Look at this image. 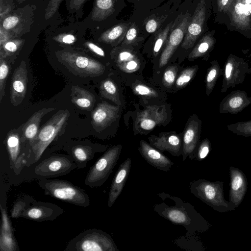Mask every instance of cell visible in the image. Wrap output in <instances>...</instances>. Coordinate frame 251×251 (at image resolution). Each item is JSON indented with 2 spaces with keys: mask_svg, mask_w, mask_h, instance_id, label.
I'll use <instances>...</instances> for the list:
<instances>
[{
  "mask_svg": "<svg viewBox=\"0 0 251 251\" xmlns=\"http://www.w3.org/2000/svg\"><path fill=\"white\" fill-rule=\"evenodd\" d=\"M158 196L160 198L169 199L174 203L171 205L165 202L155 204L153 206L155 212L172 224L183 226L187 235L204 232L209 228V223L190 203L185 202L180 198L165 192L159 193Z\"/></svg>",
  "mask_w": 251,
  "mask_h": 251,
  "instance_id": "6da1fadb",
  "label": "cell"
},
{
  "mask_svg": "<svg viewBox=\"0 0 251 251\" xmlns=\"http://www.w3.org/2000/svg\"><path fill=\"white\" fill-rule=\"evenodd\" d=\"M189 190L196 197L218 212L225 213L236 208L225 199L223 181L199 179L190 183Z\"/></svg>",
  "mask_w": 251,
  "mask_h": 251,
  "instance_id": "7a4b0ae2",
  "label": "cell"
},
{
  "mask_svg": "<svg viewBox=\"0 0 251 251\" xmlns=\"http://www.w3.org/2000/svg\"><path fill=\"white\" fill-rule=\"evenodd\" d=\"M38 185L46 195L83 207L90 205L86 192L67 180L42 178L39 180Z\"/></svg>",
  "mask_w": 251,
  "mask_h": 251,
  "instance_id": "3957f363",
  "label": "cell"
},
{
  "mask_svg": "<svg viewBox=\"0 0 251 251\" xmlns=\"http://www.w3.org/2000/svg\"><path fill=\"white\" fill-rule=\"evenodd\" d=\"M55 55L58 62L75 75L93 77L105 71L102 64L82 52L64 50L57 51Z\"/></svg>",
  "mask_w": 251,
  "mask_h": 251,
  "instance_id": "277c9868",
  "label": "cell"
},
{
  "mask_svg": "<svg viewBox=\"0 0 251 251\" xmlns=\"http://www.w3.org/2000/svg\"><path fill=\"white\" fill-rule=\"evenodd\" d=\"M65 251H119L111 236L96 228L86 229L71 239Z\"/></svg>",
  "mask_w": 251,
  "mask_h": 251,
  "instance_id": "5b68a950",
  "label": "cell"
},
{
  "mask_svg": "<svg viewBox=\"0 0 251 251\" xmlns=\"http://www.w3.org/2000/svg\"><path fill=\"white\" fill-rule=\"evenodd\" d=\"M70 114L68 110H60L39 129L36 136L30 143L35 162L40 159L48 146L61 131Z\"/></svg>",
  "mask_w": 251,
  "mask_h": 251,
  "instance_id": "8992f818",
  "label": "cell"
},
{
  "mask_svg": "<svg viewBox=\"0 0 251 251\" xmlns=\"http://www.w3.org/2000/svg\"><path fill=\"white\" fill-rule=\"evenodd\" d=\"M122 147L114 145L104 152L88 172L84 180L86 185L94 188L103 184L117 164Z\"/></svg>",
  "mask_w": 251,
  "mask_h": 251,
  "instance_id": "52a82bcc",
  "label": "cell"
},
{
  "mask_svg": "<svg viewBox=\"0 0 251 251\" xmlns=\"http://www.w3.org/2000/svg\"><path fill=\"white\" fill-rule=\"evenodd\" d=\"M212 0H200L188 25L181 47L186 50L192 49L207 28V21L211 14Z\"/></svg>",
  "mask_w": 251,
  "mask_h": 251,
  "instance_id": "ba28073f",
  "label": "cell"
},
{
  "mask_svg": "<svg viewBox=\"0 0 251 251\" xmlns=\"http://www.w3.org/2000/svg\"><path fill=\"white\" fill-rule=\"evenodd\" d=\"M222 23L229 30L251 39V4L244 0H232Z\"/></svg>",
  "mask_w": 251,
  "mask_h": 251,
  "instance_id": "9c48e42d",
  "label": "cell"
},
{
  "mask_svg": "<svg viewBox=\"0 0 251 251\" xmlns=\"http://www.w3.org/2000/svg\"><path fill=\"white\" fill-rule=\"evenodd\" d=\"M251 74V68L245 60L232 53L227 56L225 63L221 92L243 84L247 75Z\"/></svg>",
  "mask_w": 251,
  "mask_h": 251,
  "instance_id": "30bf717a",
  "label": "cell"
},
{
  "mask_svg": "<svg viewBox=\"0 0 251 251\" xmlns=\"http://www.w3.org/2000/svg\"><path fill=\"white\" fill-rule=\"evenodd\" d=\"M76 167L71 157L64 155H55L39 163L34 168V173L37 176L49 178L65 176Z\"/></svg>",
  "mask_w": 251,
  "mask_h": 251,
  "instance_id": "8fae6325",
  "label": "cell"
},
{
  "mask_svg": "<svg viewBox=\"0 0 251 251\" xmlns=\"http://www.w3.org/2000/svg\"><path fill=\"white\" fill-rule=\"evenodd\" d=\"M167 117V108L165 106L148 105L137 113L134 131L136 133L147 134L156 126L164 124Z\"/></svg>",
  "mask_w": 251,
  "mask_h": 251,
  "instance_id": "7c38bea8",
  "label": "cell"
},
{
  "mask_svg": "<svg viewBox=\"0 0 251 251\" xmlns=\"http://www.w3.org/2000/svg\"><path fill=\"white\" fill-rule=\"evenodd\" d=\"M191 19L192 17L189 15H186L182 20H179L178 24L175 22L161 53L158 63L159 68L167 65L175 51L181 44Z\"/></svg>",
  "mask_w": 251,
  "mask_h": 251,
  "instance_id": "4fadbf2b",
  "label": "cell"
},
{
  "mask_svg": "<svg viewBox=\"0 0 251 251\" xmlns=\"http://www.w3.org/2000/svg\"><path fill=\"white\" fill-rule=\"evenodd\" d=\"M201 121L196 115L189 117L182 134V161L187 157L194 160L196 150L200 142Z\"/></svg>",
  "mask_w": 251,
  "mask_h": 251,
  "instance_id": "5bb4252c",
  "label": "cell"
},
{
  "mask_svg": "<svg viewBox=\"0 0 251 251\" xmlns=\"http://www.w3.org/2000/svg\"><path fill=\"white\" fill-rule=\"evenodd\" d=\"M64 210L56 204L35 201L21 214L20 217L37 222L53 221Z\"/></svg>",
  "mask_w": 251,
  "mask_h": 251,
  "instance_id": "9a60e30c",
  "label": "cell"
},
{
  "mask_svg": "<svg viewBox=\"0 0 251 251\" xmlns=\"http://www.w3.org/2000/svg\"><path fill=\"white\" fill-rule=\"evenodd\" d=\"M150 144L161 152L168 151L174 156L179 157L182 151V135L176 131L160 133L158 136L148 138Z\"/></svg>",
  "mask_w": 251,
  "mask_h": 251,
  "instance_id": "2e32d148",
  "label": "cell"
},
{
  "mask_svg": "<svg viewBox=\"0 0 251 251\" xmlns=\"http://www.w3.org/2000/svg\"><path fill=\"white\" fill-rule=\"evenodd\" d=\"M120 105H113L106 101L99 103L91 112V125L98 132L109 126L119 116Z\"/></svg>",
  "mask_w": 251,
  "mask_h": 251,
  "instance_id": "e0dca14e",
  "label": "cell"
},
{
  "mask_svg": "<svg viewBox=\"0 0 251 251\" xmlns=\"http://www.w3.org/2000/svg\"><path fill=\"white\" fill-rule=\"evenodd\" d=\"M28 83L26 64L22 60L13 72L10 86V102L14 106L20 104L24 100Z\"/></svg>",
  "mask_w": 251,
  "mask_h": 251,
  "instance_id": "ac0fdd59",
  "label": "cell"
},
{
  "mask_svg": "<svg viewBox=\"0 0 251 251\" xmlns=\"http://www.w3.org/2000/svg\"><path fill=\"white\" fill-rule=\"evenodd\" d=\"M229 201L238 207L243 201L248 188V181L244 173L240 169L230 166Z\"/></svg>",
  "mask_w": 251,
  "mask_h": 251,
  "instance_id": "d6986e66",
  "label": "cell"
},
{
  "mask_svg": "<svg viewBox=\"0 0 251 251\" xmlns=\"http://www.w3.org/2000/svg\"><path fill=\"white\" fill-rule=\"evenodd\" d=\"M138 150L147 163L159 170L169 172L174 165V162L167 156L145 140L140 141Z\"/></svg>",
  "mask_w": 251,
  "mask_h": 251,
  "instance_id": "ffe728a7",
  "label": "cell"
},
{
  "mask_svg": "<svg viewBox=\"0 0 251 251\" xmlns=\"http://www.w3.org/2000/svg\"><path fill=\"white\" fill-rule=\"evenodd\" d=\"M251 104V97L243 90H235L221 101L219 111L221 114H237Z\"/></svg>",
  "mask_w": 251,
  "mask_h": 251,
  "instance_id": "44dd1931",
  "label": "cell"
},
{
  "mask_svg": "<svg viewBox=\"0 0 251 251\" xmlns=\"http://www.w3.org/2000/svg\"><path fill=\"white\" fill-rule=\"evenodd\" d=\"M111 57L117 68L124 73H134L141 67L138 56L130 49H115L111 52Z\"/></svg>",
  "mask_w": 251,
  "mask_h": 251,
  "instance_id": "7402d4cb",
  "label": "cell"
},
{
  "mask_svg": "<svg viewBox=\"0 0 251 251\" xmlns=\"http://www.w3.org/2000/svg\"><path fill=\"white\" fill-rule=\"evenodd\" d=\"M131 166V159L127 158L119 166L113 179L108 193L107 205L110 208L122 193L127 179Z\"/></svg>",
  "mask_w": 251,
  "mask_h": 251,
  "instance_id": "603a6c76",
  "label": "cell"
},
{
  "mask_svg": "<svg viewBox=\"0 0 251 251\" xmlns=\"http://www.w3.org/2000/svg\"><path fill=\"white\" fill-rule=\"evenodd\" d=\"M215 32V30L206 31L201 37L189 54V60L192 61L199 58H201L205 61L208 59L216 43V39L214 36Z\"/></svg>",
  "mask_w": 251,
  "mask_h": 251,
  "instance_id": "cb8c5ba5",
  "label": "cell"
},
{
  "mask_svg": "<svg viewBox=\"0 0 251 251\" xmlns=\"http://www.w3.org/2000/svg\"><path fill=\"white\" fill-rule=\"evenodd\" d=\"M55 109V108L53 107L43 108L35 112L22 127L21 143L28 140L30 143L39 130V126L42 119L45 115Z\"/></svg>",
  "mask_w": 251,
  "mask_h": 251,
  "instance_id": "d4e9b609",
  "label": "cell"
},
{
  "mask_svg": "<svg viewBox=\"0 0 251 251\" xmlns=\"http://www.w3.org/2000/svg\"><path fill=\"white\" fill-rule=\"evenodd\" d=\"M21 143V137L17 130L13 129L8 133L5 139V144L11 165H14L17 167L25 163V160H24L25 155L20 154Z\"/></svg>",
  "mask_w": 251,
  "mask_h": 251,
  "instance_id": "484cf974",
  "label": "cell"
},
{
  "mask_svg": "<svg viewBox=\"0 0 251 251\" xmlns=\"http://www.w3.org/2000/svg\"><path fill=\"white\" fill-rule=\"evenodd\" d=\"M71 97L72 103L81 110L91 111L96 102L91 92L77 86H72Z\"/></svg>",
  "mask_w": 251,
  "mask_h": 251,
  "instance_id": "4316f807",
  "label": "cell"
},
{
  "mask_svg": "<svg viewBox=\"0 0 251 251\" xmlns=\"http://www.w3.org/2000/svg\"><path fill=\"white\" fill-rule=\"evenodd\" d=\"M95 151L90 146L75 145L71 149V157L78 169H82L86 166L87 162L94 157Z\"/></svg>",
  "mask_w": 251,
  "mask_h": 251,
  "instance_id": "83f0119b",
  "label": "cell"
},
{
  "mask_svg": "<svg viewBox=\"0 0 251 251\" xmlns=\"http://www.w3.org/2000/svg\"><path fill=\"white\" fill-rule=\"evenodd\" d=\"M114 0H96L91 15L93 21L106 19L114 11Z\"/></svg>",
  "mask_w": 251,
  "mask_h": 251,
  "instance_id": "f1b7e54d",
  "label": "cell"
},
{
  "mask_svg": "<svg viewBox=\"0 0 251 251\" xmlns=\"http://www.w3.org/2000/svg\"><path fill=\"white\" fill-rule=\"evenodd\" d=\"M224 70L217 60L210 62L207 69L205 79V93L207 96L213 91L218 78L223 75Z\"/></svg>",
  "mask_w": 251,
  "mask_h": 251,
  "instance_id": "f546056e",
  "label": "cell"
},
{
  "mask_svg": "<svg viewBox=\"0 0 251 251\" xmlns=\"http://www.w3.org/2000/svg\"><path fill=\"white\" fill-rule=\"evenodd\" d=\"M99 91L100 96L102 98L112 101L117 105H120L121 104L118 88L112 79L106 78L101 81Z\"/></svg>",
  "mask_w": 251,
  "mask_h": 251,
  "instance_id": "4dcf8cb0",
  "label": "cell"
},
{
  "mask_svg": "<svg viewBox=\"0 0 251 251\" xmlns=\"http://www.w3.org/2000/svg\"><path fill=\"white\" fill-rule=\"evenodd\" d=\"M128 28L127 24L117 25L103 32L98 40L100 42L112 44L124 38Z\"/></svg>",
  "mask_w": 251,
  "mask_h": 251,
  "instance_id": "1f68e13d",
  "label": "cell"
},
{
  "mask_svg": "<svg viewBox=\"0 0 251 251\" xmlns=\"http://www.w3.org/2000/svg\"><path fill=\"white\" fill-rule=\"evenodd\" d=\"M0 250L1 251H19L18 247L13 235V230L0 229Z\"/></svg>",
  "mask_w": 251,
  "mask_h": 251,
  "instance_id": "d6a6232c",
  "label": "cell"
},
{
  "mask_svg": "<svg viewBox=\"0 0 251 251\" xmlns=\"http://www.w3.org/2000/svg\"><path fill=\"white\" fill-rule=\"evenodd\" d=\"M199 66L197 65L184 69L177 77L175 82V86L178 89H180L187 86L195 77Z\"/></svg>",
  "mask_w": 251,
  "mask_h": 251,
  "instance_id": "836d02e7",
  "label": "cell"
},
{
  "mask_svg": "<svg viewBox=\"0 0 251 251\" xmlns=\"http://www.w3.org/2000/svg\"><path fill=\"white\" fill-rule=\"evenodd\" d=\"M175 24V23L173 24V22H171L156 36L153 47V54L154 56L156 57L158 55L162 48L165 45L169 34Z\"/></svg>",
  "mask_w": 251,
  "mask_h": 251,
  "instance_id": "e575fe53",
  "label": "cell"
},
{
  "mask_svg": "<svg viewBox=\"0 0 251 251\" xmlns=\"http://www.w3.org/2000/svg\"><path fill=\"white\" fill-rule=\"evenodd\" d=\"M36 201L29 196L19 198L14 203L10 212V216L13 218L20 217L22 213Z\"/></svg>",
  "mask_w": 251,
  "mask_h": 251,
  "instance_id": "d590c367",
  "label": "cell"
},
{
  "mask_svg": "<svg viewBox=\"0 0 251 251\" xmlns=\"http://www.w3.org/2000/svg\"><path fill=\"white\" fill-rule=\"evenodd\" d=\"M227 128L237 135L251 137V120L229 124Z\"/></svg>",
  "mask_w": 251,
  "mask_h": 251,
  "instance_id": "8d00e7d4",
  "label": "cell"
},
{
  "mask_svg": "<svg viewBox=\"0 0 251 251\" xmlns=\"http://www.w3.org/2000/svg\"><path fill=\"white\" fill-rule=\"evenodd\" d=\"M232 1V0H215L214 2H212L216 22L222 23Z\"/></svg>",
  "mask_w": 251,
  "mask_h": 251,
  "instance_id": "74e56055",
  "label": "cell"
},
{
  "mask_svg": "<svg viewBox=\"0 0 251 251\" xmlns=\"http://www.w3.org/2000/svg\"><path fill=\"white\" fill-rule=\"evenodd\" d=\"M9 69L5 57L0 54V102L5 95L6 81L9 75Z\"/></svg>",
  "mask_w": 251,
  "mask_h": 251,
  "instance_id": "f35d334b",
  "label": "cell"
},
{
  "mask_svg": "<svg viewBox=\"0 0 251 251\" xmlns=\"http://www.w3.org/2000/svg\"><path fill=\"white\" fill-rule=\"evenodd\" d=\"M132 91L135 95L148 99L158 97V93L154 89L140 82L132 85Z\"/></svg>",
  "mask_w": 251,
  "mask_h": 251,
  "instance_id": "ab89813d",
  "label": "cell"
},
{
  "mask_svg": "<svg viewBox=\"0 0 251 251\" xmlns=\"http://www.w3.org/2000/svg\"><path fill=\"white\" fill-rule=\"evenodd\" d=\"M177 68L173 65L168 67L164 71L163 77V84L167 88L172 87L176 81L177 78Z\"/></svg>",
  "mask_w": 251,
  "mask_h": 251,
  "instance_id": "60d3db41",
  "label": "cell"
},
{
  "mask_svg": "<svg viewBox=\"0 0 251 251\" xmlns=\"http://www.w3.org/2000/svg\"><path fill=\"white\" fill-rule=\"evenodd\" d=\"M211 150V145L208 138H205L200 141L196 150L194 160L201 161L208 155Z\"/></svg>",
  "mask_w": 251,
  "mask_h": 251,
  "instance_id": "b9f144b4",
  "label": "cell"
},
{
  "mask_svg": "<svg viewBox=\"0 0 251 251\" xmlns=\"http://www.w3.org/2000/svg\"><path fill=\"white\" fill-rule=\"evenodd\" d=\"M21 44V41H7L1 47L3 48V52L0 51V54L5 57L6 56L17 51L20 48Z\"/></svg>",
  "mask_w": 251,
  "mask_h": 251,
  "instance_id": "7bdbcfd3",
  "label": "cell"
},
{
  "mask_svg": "<svg viewBox=\"0 0 251 251\" xmlns=\"http://www.w3.org/2000/svg\"><path fill=\"white\" fill-rule=\"evenodd\" d=\"M63 0H50L45 10V19L48 20L57 12Z\"/></svg>",
  "mask_w": 251,
  "mask_h": 251,
  "instance_id": "ee69618b",
  "label": "cell"
},
{
  "mask_svg": "<svg viewBox=\"0 0 251 251\" xmlns=\"http://www.w3.org/2000/svg\"><path fill=\"white\" fill-rule=\"evenodd\" d=\"M137 31L134 25L128 28L124 38V41L122 46H128L131 45L136 40Z\"/></svg>",
  "mask_w": 251,
  "mask_h": 251,
  "instance_id": "f6af8a7d",
  "label": "cell"
},
{
  "mask_svg": "<svg viewBox=\"0 0 251 251\" xmlns=\"http://www.w3.org/2000/svg\"><path fill=\"white\" fill-rule=\"evenodd\" d=\"M54 40L60 43L71 44L76 41L75 37L71 34H61L53 38Z\"/></svg>",
  "mask_w": 251,
  "mask_h": 251,
  "instance_id": "bcb514c9",
  "label": "cell"
},
{
  "mask_svg": "<svg viewBox=\"0 0 251 251\" xmlns=\"http://www.w3.org/2000/svg\"><path fill=\"white\" fill-rule=\"evenodd\" d=\"M19 18L16 16H11L6 18L2 22L3 29L9 30L14 28L19 23Z\"/></svg>",
  "mask_w": 251,
  "mask_h": 251,
  "instance_id": "7dc6e473",
  "label": "cell"
},
{
  "mask_svg": "<svg viewBox=\"0 0 251 251\" xmlns=\"http://www.w3.org/2000/svg\"><path fill=\"white\" fill-rule=\"evenodd\" d=\"M84 45L90 50L97 55L102 57H105L104 50L95 44L91 42H86L84 43Z\"/></svg>",
  "mask_w": 251,
  "mask_h": 251,
  "instance_id": "c3c4849f",
  "label": "cell"
},
{
  "mask_svg": "<svg viewBox=\"0 0 251 251\" xmlns=\"http://www.w3.org/2000/svg\"><path fill=\"white\" fill-rule=\"evenodd\" d=\"M158 22L154 19H151L147 21L146 24V29L149 33H153L158 28Z\"/></svg>",
  "mask_w": 251,
  "mask_h": 251,
  "instance_id": "681fc988",
  "label": "cell"
},
{
  "mask_svg": "<svg viewBox=\"0 0 251 251\" xmlns=\"http://www.w3.org/2000/svg\"><path fill=\"white\" fill-rule=\"evenodd\" d=\"M87 0H71L69 7L71 9L77 10Z\"/></svg>",
  "mask_w": 251,
  "mask_h": 251,
  "instance_id": "f907efd6",
  "label": "cell"
},
{
  "mask_svg": "<svg viewBox=\"0 0 251 251\" xmlns=\"http://www.w3.org/2000/svg\"><path fill=\"white\" fill-rule=\"evenodd\" d=\"M0 47H1L4 43L8 41V40L9 39V36L7 33H5L4 31L2 30L1 27L0 28Z\"/></svg>",
  "mask_w": 251,
  "mask_h": 251,
  "instance_id": "816d5d0a",
  "label": "cell"
},
{
  "mask_svg": "<svg viewBox=\"0 0 251 251\" xmlns=\"http://www.w3.org/2000/svg\"><path fill=\"white\" fill-rule=\"evenodd\" d=\"M17 1L19 2V3H22L23 2V1L26 0H17Z\"/></svg>",
  "mask_w": 251,
  "mask_h": 251,
  "instance_id": "f5cc1de1",
  "label": "cell"
},
{
  "mask_svg": "<svg viewBox=\"0 0 251 251\" xmlns=\"http://www.w3.org/2000/svg\"><path fill=\"white\" fill-rule=\"evenodd\" d=\"M248 57L251 58V53L250 54V55L248 56Z\"/></svg>",
  "mask_w": 251,
  "mask_h": 251,
  "instance_id": "db71d44e",
  "label": "cell"
},
{
  "mask_svg": "<svg viewBox=\"0 0 251 251\" xmlns=\"http://www.w3.org/2000/svg\"></svg>",
  "mask_w": 251,
  "mask_h": 251,
  "instance_id": "11a10c76",
  "label": "cell"
}]
</instances>
